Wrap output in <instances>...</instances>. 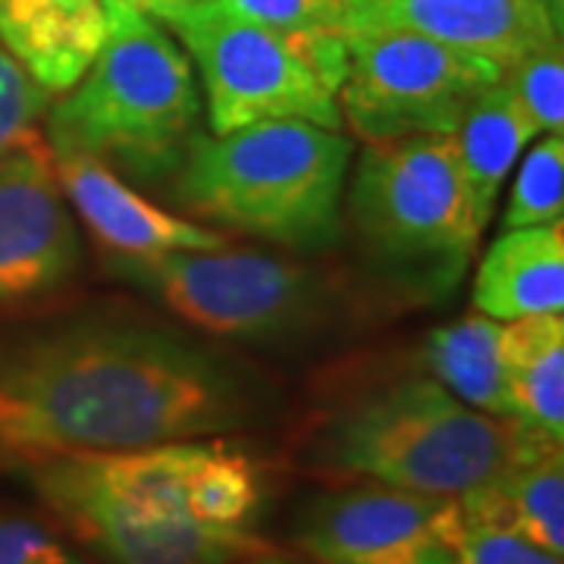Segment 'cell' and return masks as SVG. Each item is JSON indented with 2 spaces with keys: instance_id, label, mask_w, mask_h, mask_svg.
<instances>
[{
  "instance_id": "52a82bcc",
  "label": "cell",
  "mask_w": 564,
  "mask_h": 564,
  "mask_svg": "<svg viewBox=\"0 0 564 564\" xmlns=\"http://www.w3.org/2000/svg\"><path fill=\"white\" fill-rule=\"evenodd\" d=\"M107 270L204 336L242 345H304L351 323L358 304L343 273L251 248L107 254Z\"/></svg>"
},
{
  "instance_id": "7402d4cb",
  "label": "cell",
  "mask_w": 564,
  "mask_h": 564,
  "mask_svg": "<svg viewBox=\"0 0 564 564\" xmlns=\"http://www.w3.org/2000/svg\"><path fill=\"white\" fill-rule=\"evenodd\" d=\"M51 95L0 47V158L41 139Z\"/></svg>"
},
{
  "instance_id": "5bb4252c",
  "label": "cell",
  "mask_w": 564,
  "mask_h": 564,
  "mask_svg": "<svg viewBox=\"0 0 564 564\" xmlns=\"http://www.w3.org/2000/svg\"><path fill=\"white\" fill-rule=\"evenodd\" d=\"M104 32L101 0H0V47L51 98L88 73Z\"/></svg>"
},
{
  "instance_id": "83f0119b",
  "label": "cell",
  "mask_w": 564,
  "mask_h": 564,
  "mask_svg": "<svg viewBox=\"0 0 564 564\" xmlns=\"http://www.w3.org/2000/svg\"><path fill=\"white\" fill-rule=\"evenodd\" d=\"M545 7L552 10V17H555V22L562 25V13H564V0H545Z\"/></svg>"
},
{
  "instance_id": "e0dca14e",
  "label": "cell",
  "mask_w": 564,
  "mask_h": 564,
  "mask_svg": "<svg viewBox=\"0 0 564 564\" xmlns=\"http://www.w3.org/2000/svg\"><path fill=\"white\" fill-rule=\"evenodd\" d=\"M533 135V126L502 79L486 88L455 126L452 144L462 173L464 202L480 236L496 214L502 182Z\"/></svg>"
},
{
  "instance_id": "ffe728a7",
  "label": "cell",
  "mask_w": 564,
  "mask_h": 564,
  "mask_svg": "<svg viewBox=\"0 0 564 564\" xmlns=\"http://www.w3.org/2000/svg\"><path fill=\"white\" fill-rule=\"evenodd\" d=\"M564 217V139L545 135L521 163L502 226H545Z\"/></svg>"
},
{
  "instance_id": "8fae6325",
  "label": "cell",
  "mask_w": 564,
  "mask_h": 564,
  "mask_svg": "<svg viewBox=\"0 0 564 564\" xmlns=\"http://www.w3.org/2000/svg\"><path fill=\"white\" fill-rule=\"evenodd\" d=\"M79 273V226L41 135L0 158V321L57 302Z\"/></svg>"
},
{
  "instance_id": "d6986e66",
  "label": "cell",
  "mask_w": 564,
  "mask_h": 564,
  "mask_svg": "<svg viewBox=\"0 0 564 564\" xmlns=\"http://www.w3.org/2000/svg\"><path fill=\"white\" fill-rule=\"evenodd\" d=\"M423 364L430 377L464 404L499 421L514 417L508 380H505L499 321L477 311L436 326L423 343Z\"/></svg>"
},
{
  "instance_id": "ba28073f",
  "label": "cell",
  "mask_w": 564,
  "mask_h": 564,
  "mask_svg": "<svg viewBox=\"0 0 564 564\" xmlns=\"http://www.w3.org/2000/svg\"><path fill=\"white\" fill-rule=\"evenodd\" d=\"M198 66L214 135L267 120L343 129L339 88L348 47L339 32H280L198 0L163 22Z\"/></svg>"
},
{
  "instance_id": "4316f807",
  "label": "cell",
  "mask_w": 564,
  "mask_h": 564,
  "mask_svg": "<svg viewBox=\"0 0 564 564\" xmlns=\"http://www.w3.org/2000/svg\"><path fill=\"white\" fill-rule=\"evenodd\" d=\"M229 564H314L307 555L302 552H285V549H276V545H270V549H263V552H254V555H245V558H236V562Z\"/></svg>"
},
{
  "instance_id": "9a60e30c",
  "label": "cell",
  "mask_w": 564,
  "mask_h": 564,
  "mask_svg": "<svg viewBox=\"0 0 564 564\" xmlns=\"http://www.w3.org/2000/svg\"><path fill=\"white\" fill-rule=\"evenodd\" d=\"M474 307L492 321L564 311L562 223L505 229L489 245L474 280Z\"/></svg>"
},
{
  "instance_id": "d4e9b609",
  "label": "cell",
  "mask_w": 564,
  "mask_h": 564,
  "mask_svg": "<svg viewBox=\"0 0 564 564\" xmlns=\"http://www.w3.org/2000/svg\"><path fill=\"white\" fill-rule=\"evenodd\" d=\"M455 564H562V558L549 555L540 545L527 543L524 536L511 530L464 518Z\"/></svg>"
},
{
  "instance_id": "3957f363",
  "label": "cell",
  "mask_w": 564,
  "mask_h": 564,
  "mask_svg": "<svg viewBox=\"0 0 564 564\" xmlns=\"http://www.w3.org/2000/svg\"><path fill=\"white\" fill-rule=\"evenodd\" d=\"M355 144L307 120L251 122L198 135L170 180L188 214L299 254L343 239V202Z\"/></svg>"
},
{
  "instance_id": "9c48e42d",
  "label": "cell",
  "mask_w": 564,
  "mask_h": 564,
  "mask_svg": "<svg viewBox=\"0 0 564 564\" xmlns=\"http://www.w3.org/2000/svg\"><path fill=\"white\" fill-rule=\"evenodd\" d=\"M345 47L339 113L343 126L364 141L452 135L467 107L505 73L408 29L348 32Z\"/></svg>"
},
{
  "instance_id": "30bf717a",
  "label": "cell",
  "mask_w": 564,
  "mask_h": 564,
  "mask_svg": "<svg viewBox=\"0 0 564 564\" xmlns=\"http://www.w3.org/2000/svg\"><path fill=\"white\" fill-rule=\"evenodd\" d=\"M462 524L458 496L364 480L311 496L292 540L314 564H455Z\"/></svg>"
},
{
  "instance_id": "4fadbf2b",
  "label": "cell",
  "mask_w": 564,
  "mask_h": 564,
  "mask_svg": "<svg viewBox=\"0 0 564 564\" xmlns=\"http://www.w3.org/2000/svg\"><path fill=\"white\" fill-rule=\"evenodd\" d=\"M54 176L63 198L76 210L82 226L117 258H158L176 251H214L229 245V236L207 229L141 198L117 170L88 154L51 151Z\"/></svg>"
},
{
  "instance_id": "cb8c5ba5",
  "label": "cell",
  "mask_w": 564,
  "mask_h": 564,
  "mask_svg": "<svg viewBox=\"0 0 564 564\" xmlns=\"http://www.w3.org/2000/svg\"><path fill=\"white\" fill-rule=\"evenodd\" d=\"M0 564H88L54 527L32 514L0 511Z\"/></svg>"
},
{
  "instance_id": "5b68a950",
  "label": "cell",
  "mask_w": 564,
  "mask_h": 564,
  "mask_svg": "<svg viewBox=\"0 0 564 564\" xmlns=\"http://www.w3.org/2000/svg\"><path fill=\"white\" fill-rule=\"evenodd\" d=\"M524 455V433L455 399L433 377H395L345 395L314 423L307 458L321 474L462 496Z\"/></svg>"
},
{
  "instance_id": "2e32d148",
  "label": "cell",
  "mask_w": 564,
  "mask_h": 564,
  "mask_svg": "<svg viewBox=\"0 0 564 564\" xmlns=\"http://www.w3.org/2000/svg\"><path fill=\"white\" fill-rule=\"evenodd\" d=\"M464 518L502 527L549 555H564V455L543 448L521 455L492 480L458 496Z\"/></svg>"
},
{
  "instance_id": "6da1fadb",
  "label": "cell",
  "mask_w": 564,
  "mask_h": 564,
  "mask_svg": "<svg viewBox=\"0 0 564 564\" xmlns=\"http://www.w3.org/2000/svg\"><path fill=\"white\" fill-rule=\"evenodd\" d=\"M280 414L270 373L148 314L79 311L0 336V470L239 436Z\"/></svg>"
},
{
  "instance_id": "277c9868",
  "label": "cell",
  "mask_w": 564,
  "mask_h": 564,
  "mask_svg": "<svg viewBox=\"0 0 564 564\" xmlns=\"http://www.w3.org/2000/svg\"><path fill=\"white\" fill-rule=\"evenodd\" d=\"M107 32L98 57L44 113L51 151L88 154L120 176L166 182L198 139L195 66L163 22L120 0H101Z\"/></svg>"
},
{
  "instance_id": "603a6c76",
  "label": "cell",
  "mask_w": 564,
  "mask_h": 564,
  "mask_svg": "<svg viewBox=\"0 0 564 564\" xmlns=\"http://www.w3.org/2000/svg\"><path fill=\"white\" fill-rule=\"evenodd\" d=\"M245 20L280 32H339L345 35V0H217Z\"/></svg>"
},
{
  "instance_id": "7c38bea8",
  "label": "cell",
  "mask_w": 564,
  "mask_h": 564,
  "mask_svg": "<svg viewBox=\"0 0 564 564\" xmlns=\"http://www.w3.org/2000/svg\"><path fill=\"white\" fill-rule=\"evenodd\" d=\"M361 29H408L502 69L562 41L545 0H345V35Z\"/></svg>"
},
{
  "instance_id": "ac0fdd59",
  "label": "cell",
  "mask_w": 564,
  "mask_h": 564,
  "mask_svg": "<svg viewBox=\"0 0 564 564\" xmlns=\"http://www.w3.org/2000/svg\"><path fill=\"white\" fill-rule=\"evenodd\" d=\"M511 423L536 443L564 445V321L530 314L502 323Z\"/></svg>"
},
{
  "instance_id": "484cf974",
  "label": "cell",
  "mask_w": 564,
  "mask_h": 564,
  "mask_svg": "<svg viewBox=\"0 0 564 564\" xmlns=\"http://www.w3.org/2000/svg\"><path fill=\"white\" fill-rule=\"evenodd\" d=\"M120 3H129L132 10H139L144 17H151V20L166 22L170 17L188 10L192 3H198V0H120Z\"/></svg>"
},
{
  "instance_id": "7a4b0ae2",
  "label": "cell",
  "mask_w": 564,
  "mask_h": 564,
  "mask_svg": "<svg viewBox=\"0 0 564 564\" xmlns=\"http://www.w3.org/2000/svg\"><path fill=\"white\" fill-rule=\"evenodd\" d=\"M204 440L63 455L25 467L57 524L101 564H229L263 552L258 530H217L192 511Z\"/></svg>"
},
{
  "instance_id": "8992f818",
  "label": "cell",
  "mask_w": 564,
  "mask_h": 564,
  "mask_svg": "<svg viewBox=\"0 0 564 564\" xmlns=\"http://www.w3.org/2000/svg\"><path fill=\"white\" fill-rule=\"evenodd\" d=\"M348 176L343 223L373 282L417 302L455 292L480 232L467 214L452 135L367 141Z\"/></svg>"
},
{
  "instance_id": "44dd1931",
  "label": "cell",
  "mask_w": 564,
  "mask_h": 564,
  "mask_svg": "<svg viewBox=\"0 0 564 564\" xmlns=\"http://www.w3.org/2000/svg\"><path fill=\"white\" fill-rule=\"evenodd\" d=\"M502 82L540 135H562L564 129V54L562 41L530 54L502 73Z\"/></svg>"
}]
</instances>
